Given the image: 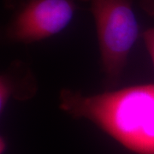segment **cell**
I'll use <instances>...</instances> for the list:
<instances>
[{
    "label": "cell",
    "instance_id": "5b68a950",
    "mask_svg": "<svg viewBox=\"0 0 154 154\" xmlns=\"http://www.w3.org/2000/svg\"><path fill=\"white\" fill-rule=\"evenodd\" d=\"M142 38L154 66V27L146 30L142 33Z\"/></svg>",
    "mask_w": 154,
    "mask_h": 154
},
{
    "label": "cell",
    "instance_id": "7a4b0ae2",
    "mask_svg": "<svg viewBox=\"0 0 154 154\" xmlns=\"http://www.w3.org/2000/svg\"><path fill=\"white\" fill-rule=\"evenodd\" d=\"M88 4L95 22L105 82L121 81L129 53L139 36L133 0H79Z\"/></svg>",
    "mask_w": 154,
    "mask_h": 154
},
{
    "label": "cell",
    "instance_id": "277c9868",
    "mask_svg": "<svg viewBox=\"0 0 154 154\" xmlns=\"http://www.w3.org/2000/svg\"><path fill=\"white\" fill-rule=\"evenodd\" d=\"M37 92V83L31 70L24 63L16 62L0 76V113L5 111L9 100L23 101L32 98Z\"/></svg>",
    "mask_w": 154,
    "mask_h": 154
},
{
    "label": "cell",
    "instance_id": "8992f818",
    "mask_svg": "<svg viewBox=\"0 0 154 154\" xmlns=\"http://www.w3.org/2000/svg\"><path fill=\"white\" fill-rule=\"evenodd\" d=\"M142 11L150 17H154V0H138Z\"/></svg>",
    "mask_w": 154,
    "mask_h": 154
},
{
    "label": "cell",
    "instance_id": "6da1fadb",
    "mask_svg": "<svg viewBox=\"0 0 154 154\" xmlns=\"http://www.w3.org/2000/svg\"><path fill=\"white\" fill-rule=\"evenodd\" d=\"M59 107L100 128L135 154H154V84L87 95L64 88Z\"/></svg>",
    "mask_w": 154,
    "mask_h": 154
},
{
    "label": "cell",
    "instance_id": "3957f363",
    "mask_svg": "<svg viewBox=\"0 0 154 154\" xmlns=\"http://www.w3.org/2000/svg\"><path fill=\"white\" fill-rule=\"evenodd\" d=\"M11 11L4 29L10 43L32 44L52 37L69 26L76 10L75 0H4Z\"/></svg>",
    "mask_w": 154,
    "mask_h": 154
}]
</instances>
